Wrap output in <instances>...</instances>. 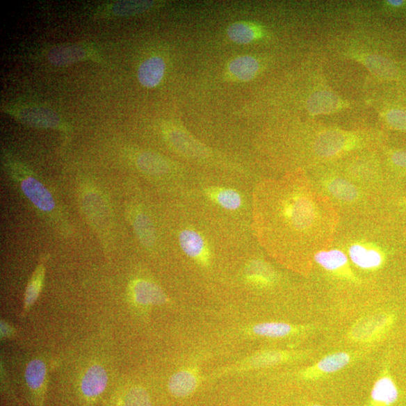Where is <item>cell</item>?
<instances>
[{"label":"cell","mask_w":406,"mask_h":406,"mask_svg":"<svg viewBox=\"0 0 406 406\" xmlns=\"http://www.w3.org/2000/svg\"><path fill=\"white\" fill-rule=\"evenodd\" d=\"M308 181L339 218L364 215L383 207L384 200L357 186L334 168L313 172Z\"/></svg>","instance_id":"6da1fadb"},{"label":"cell","mask_w":406,"mask_h":406,"mask_svg":"<svg viewBox=\"0 0 406 406\" xmlns=\"http://www.w3.org/2000/svg\"><path fill=\"white\" fill-rule=\"evenodd\" d=\"M334 169L357 186L384 201L392 196L384 167L375 158L364 156L338 165Z\"/></svg>","instance_id":"7a4b0ae2"},{"label":"cell","mask_w":406,"mask_h":406,"mask_svg":"<svg viewBox=\"0 0 406 406\" xmlns=\"http://www.w3.org/2000/svg\"><path fill=\"white\" fill-rule=\"evenodd\" d=\"M314 261L326 273L336 278L355 281V275L350 268V261L346 252L331 242L317 252L313 257Z\"/></svg>","instance_id":"3957f363"},{"label":"cell","mask_w":406,"mask_h":406,"mask_svg":"<svg viewBox=\"0 0 406 406\" xmlns=\"http://www.w3.org/2000/svg\"><path fill=\"white\" fill-rule=\"evenodd\" d=\"M384 155V170L392 196L400 195L406 186V149L386 150Z\"/></svg>","instance_id":"277c9868"},{"label":"cell","mask_w":406,"mask_h":406,"mask_svg":"<svg viewBox=\"0 0 406 406\" xmlns=\"http://www.w3.org/2000/svg\"><path fill=\"white\" fill-rule=\"evenodd\" d=\"M24 195L33 204L43 211H51L55 207V202L49 190L34 178L29 177L22 182Z\"/></svg>","instance_id":"5b68a950"},{"label":"cell","mask_w":406,"mask_h":406,"mask_svg":"<svg viewBox=\"0 0 406 406\" xmlns=\"http://www.w3.org/2000/svg\"><path fill=\"white\" fill-rule=\"evenodd\" d=\"M108 383V375L99 365L91 366L83 376L81 389L86 398H95L103 393Z\"/></svg>","instance_id":"8992f818"},{"label":"cell","mask_w":406,"mask_h":406,"mask_svg":"<svg viewBox=\"0 0 406 406\" xmlns=\"http://www.w3.org/2000/svg\"><path fill=\"white\" fill-rule=\"evenodd\" d=\"M19 117L24 124L35 128H54L60 124L59 116L44 108H26L22 111Z\"/></svg>","instance_id":"52a82bcc"},{"label":"cell","mask_w":406,"mask_h":406,"mask_svg":"<svg viewBox=\"0 0 406 406\" xmlns=\"http://www.w3.org/2000/svg\"><path fill=\"white\" fill-rule=\"evenodd\" d=\"M392 318L389 316H377L359 321L354 327L352 336L354 339L365 341L383 333L391 324Z\"/></svg>","instance_id":"ba28073f"},{"label":"cell","mask_w":406,"mask_h":406,"mask_svg":"<svg viewBox=\"0 0 406 406\" xmlns=\"http://www.w3.org/2000/svg\"><path fill=\"white\" fill-rule=\"evenodd\" d=\"M399 398V391L392 378L385 375L374 384L371 393V406H391Z\"/></svg>","instance_id":"9c48e42d"},{"label":"cell","mask_w":406,"mask_h":406,"mask_svg":"<svg viewBox=\"0 0 406 406\" xmlns=\"http://www.w3.org/2000/svg\"><path fill=\"white\" fill-rule=\"evenodd\" d=\"M165 70L164 60L160 57H152L145 60L138 68V81L145 88H154L162 81Z\"/></svg>","instance_id":"30bf717a"},{"label":"cell","mask_w":406,"mask_h":406,"mask_svg":"<svg viewBox=\"0 0 406 406\" xmlns=\"http://www.w3.org/2000/svg\"><path fill=\"white\" fill-rule=\"evenodd\" d=\"M135 301L143 306L147 304H161L167 302L168 298L158 285L146 281L136 282L133 288Z\"/></svg>","instance_id":"8fae6325"},{"label":"cell","mask_w":406,"mask_h":406,"mask_svg":"<svg viewBox=\"0 0 406 406\" xmlns=\"http://www.w3.org/2000/svg\"><path fill=\"white\" fill-rule=\"evenodd\" d=\"M86 56V52L79 45L69 44L58 46L48 54L49 62L55 66L63 67L80 61Z\"/></svg>","instance_id":"7c38bea8"},{"label":"cell","mask_w":406,"mask_h":406,"mask_svg":"<svg viewBox=\"0 0 406 406\" xmlns=\"http://www.w3.org/2000/svg\"><path fill=\"white\" fill-rule=\"evenodd\" d=\"M228 70L234 78L240 81H250L260 70V63L252 56H241L229 63Z\"/></svg>","instance_id":"4fadbf2b"},{"label":"cell","mask_w":406,"mask_h":406,"mask_svg":"<svg viewBox=\"0 0 406 406\" xmlns=\"http://www.w3.org/2000/svg\"><path fill=\"white\" fill-rule=\"evenodd\" d=\"M341 104L339 97L327 90L316 92L310 97L307 104L308 109L312 115L336 112Z\"/></svg>","instance_id":"5bb4252c"},{"label":"cell","mask_w":406,"mask_h":406,"mask_svg":"<svg viewBox=\"0 0 406 406\" xmlns=\"http://www.w3.org/2000/svg\"><path fill=\"white\" fill-rule=\"evenodd\" d=\"M169 141L175 149L187 156L200 158L205 154L203 147L186 132L174 129L168 133Z\"/></svg>","instance_id":"9a60e30c"},{"label":"cell","mask_w":406,"mask_h":406,"mask_svg":"<svg viewBox=\"0 0 406 406\" xmlns=\"http://www.w3.org/2000/svg\"><path fill=\"white\" fill-rule=\"evenodd\" d=\"M198 380L195 373L184 371L174 374L169 381L170 393L177 398H186L197 389Z\"/></svg>","instance_id":"2e32d148"},{"label":"cell","mask_w":406,"mask_h":406,"mask_svg":"<svg viewBox=\"0 0 406 406\" xmlns=\"http://www.w3.org/2000/svg\"><path fill=\"white\" fill-rule=\"evenodd\" d=\"M179 243L184 253L192 258L206 261V249L204 240L195 230L186 229L180 234Z\"/></svg>","instance_id":"e0dca14e"},{"label":"cell","mask_w":406,"mask_h":406,"mask_svg":"<svg viewBox=\"0 0 406 406\" xmlns=\"http://www.w3.org/2000/svg\"><path fill=\"white\" fill-rule=\"evenodd\" d=\"M138 169L151 175H161L170 170V165L162 156L152 152H144L138 156Z\"/></svg>","instance_id":"ac0fdd59"},{"label":"cell","mask_w":406,"mask_h":406,"mask_svg":"<svg viewBox=\"0 0 406 406\" xmlns=\"http://www.w3.org/2000/svg\"><path fill=\"white\" fill-rule=\"evenodd\" d=\"M133 225L142 244L146 247H152L155 243V232L151 219L143 212H138L134 216Z\"/></svg>","instance_id":"d6986e66"},{"label":"cell","mask_w":406,"mask_h":406,"mask_svg":"<svg viewBox=\"0 0 406 406\" xmlns=\"http://www.w3.org/2000/svg\"><path fill=\"white\" fill-rule=\"evenodd\" d=\"M227 33L230 40L240 44H250L257 38V30L247 23H234L228 27Z\"/></svg>","instance_id":"ffe728a7"},{"label":"cell","mask_w":406,"mask_h":406,"mask_svg":"<svg viewBox=\"0 0 406 406\" xmlns=\"http://www.w3.org/2000/svg\"><path fill=\"white\" fill-rule=\"evenodd\" d=\"M46 375V366L41 359H33L27 365L25 378L27 385L32 390H38L44 383Z\"/></svg>","instance_id":"44dd1931"},{"label":"cell","mask_w":406,"mask_h":406,"mask_svg":"<svg viewBox=\"0 0 406 406\" xmlns=\"http://www.w3.org/2000/svg\"><path fill=\"white\" fill-rule=\"evenodd\" d=\"M291 331L292 327L290 325L281 322L263 323L253 328V332L256 335L270 338L287 336Z\"/></svg>","instance_id":"7402d4cb"},{"label":"cell","mask_w":406,"mask_h":406,"mask_svg":"<svg viewBox=\"0 0 406 406\" xmlns=\"http://www.w3.org/2000/svg\"><path fill=\"white\" fill-rule=\"evenodd\" d=\"M350 361L346 352H338L323 358L316 365L318 370L323 373H334L344 368Z\"/></svg>","instance_id":"603a6c76"},{"label":"cell","mask_w":406,"mask_h":406,"mask_svg":"<svg viewBox=\"0 0 406 406\" xmlns=\"http://www.w3.org/2000/svg\"><path fill=\"white\" fill-rule=\"evenodd\" d=\"M43 279L44 267L42 265H40L35 271L31 282L27 285L24 298L25 311L29 310L37 298H38L41 291Z\"/></svg>","instance_id":"cb8c5ba5"},{"label":"cell","mask_w":406,"mask_h":406,"mask_svg":"<svg viewBox=\"0 0 406 406\" xmlns=\"http://www.w3.org/2000/svg\"><path fill=\"white\" fill-rule=\"evenodd\" d=\"M154 5V1H120L113 6V11L119 16L135 15L149 10Z\"/></svg>","instance_id":"d4e9b609"},{"label":"cell","mask_w":406,"mask_h":406,"mask_svg":"<svg viewBox=\"0 0 406 406\" xmlns=\"http://www.w3.org/2000/svg\"><path fill=\"white\" fill-rule=\"evenodd\" d=\"M214 197L221 206L229 210H236L242 204L241 197L234 190H220Z\"/></svg>","instance_id":"484cf974"},{"label":"cell","mask_w":406,"mask_h":406,"mask_svg":"<svg viewBox=\"0 0 406 406\" xmlns=\"http://www.w3.org/2000/svg\"><path fill=\"white\" fill-rule=\"evenodd\" d=\"M366 65L375 75L382 78L392 76L393 67L386 59L380 56H370L366 59Z\"/></svg>","instance_id":"4316f807"},{"label":"cell","mask_w":406,"mask_h":406,"mask_svg":"<svg viewBox=\"0 0 406 406\" xmlns=\"http://www.w3.org/2000/svg\"><path fill=\"white\" fill-rule=\"evenodd\" d=\"M124 406H151L149 395L141 387H133L125 396Z\"/></svg>","instance_id":"83f0119b"},{"label":"cell","mask_w":406,"mask_h":406,"mask_svg":"<svg viewBox=\"0 0 406 406\" xmlns=\"http://www.w3.org/2000/svg\"><path fill=\"white\" fill-rule=\"evenodd\" d=\"M385 121L393 130L406 133V110L393 108L385 115Z\"/></svg>","instance_id":"f1b7e54d"},{"label":"cell","mask_w":406,"mask_h":406,"mask_svg":"<svg viewBox=\"0 0 406 406\" xmlns=\"http://www.w3.org/2000/svg\"><path fill=\"white\" fill-rule=\"evenodd\" d=\"M250 279L258 284H268L272 278V271L268 266L262 262H256L251 266Z\"/></svg>","instance_id":"f546056e"},{"label":"cell","mask_w":406,"mask_h":406,"mask_svg":"<svg viewBox=\"0 0 406 406\" xmlns=\"http://www.w3.org/2000/svg\"><path fill=\"white\" fill-rule=\"evenodd\" d=\"M284 358V355L281 352H268L254 357L252 364L257 367L270 366L281 362Z\"/></svg>","instance_id":"4dcf8cb0"},{"label":"cell","mask_w":406,"mask_h":406,"mask_svg":"<svg viewBox=\"0 0 406 406\" xmlns=\"http://www.w3.org/2000/svg\"><path fill=\"white\" fill-rule=\"evenodd\" d=\"M11 328L10 327L8 326L5 323H2L1 325V334L3 336H8L11 334Z\"/></svg>","instance_id":"1f68e13d"},{"label":"cell","mask_w":406,"mask_h":406,"mask_svg":"<svg viewBox=\"0 0 406 406\" xmlns=\"http://www.w3.org/2000/svg\"><path fill=\"white\" fill-rule=\"evenodd\" d=\"M311 406H321L320 405H312Z\"/></svg>","instance_id":"d6a6232c"}]
</instances>
